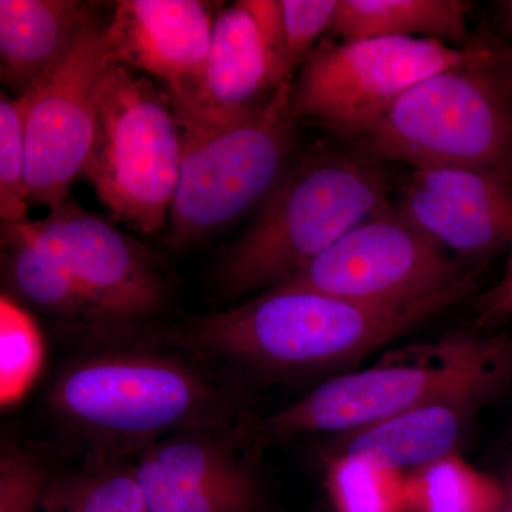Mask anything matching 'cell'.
<instances>
[{
  "label": "cell",
  "mask_w": 512,
  "mask_h": 512,
  "mask_svg": "<svg viewBox=\"0 0 512 512\" xmlns=\"http://www.w3.org/2000/svg\"><path fill=\"white\" fill-rule=\"evenodd\" d=\"M2 275L3 293L79 353L164 335L177 298L163 256L72 200L2 224Z\"/></svg>",
  "instance_id": "cell-1"
},
{
  "label": "cell",
  "mask_w": 512,
  "mask_h": 512,
  "mask_svg": "<svg viewBox=\"0 0 512 512\" xmlns=\"http://www.w3.org/2000/svg\"><path fill=\"white\" fill-rule=\"evenodd\" d=\"M45 407L90 461H127L180 431L241 429L252 421L235 383L167 333L77 353L50 382Z\"/></svg>",
  "instance_id": "cell-2"
},
{
  "label": "cell",
  "mask_w": 512,
  "mask_h": 512,
  "mask_svg": "<svg viewBox=\"0 0 512 512\" xmlns=\"http://www.w3.org/2000/svg\"><path fill=\"white\" fill-rule=\"evenodd\" d=\"M474 271L444 291L397 303H367L275 286L207 315L188 316L167 338L221 372L299 375L349 365L463 301Z\"/></svg>",
  "instance_id": "cell-3"
},
{
  "label": "cell",
  "mask_w": 512,
  "mask_h": 512,
  "mask_svg": "<svg viewBox=\"0 0 512 512\" xmlns=\"http://www.w3.org/2000/svg\"><path fill=\"white\" fill-rule=\"evenodd\" d=\"M384 161L362 148L319 146L292 164L215 269L222 299L275 288L393 202Z\"/></svg>",
  "instance_id": "cell-4"
},
{
  "label": "cell",
  "mask_w": 512,
  "mask_h": 512,
  "mask_svg": "<svg viewBox=\"0 0 512 512\" xmlns=\"http://www.w3.org/2000/svg\"><path fill=\"white\" fill-rule=\"evenodd\" d=\"M512 380V342L461 329L429 343L389 352L380 362L326 380L301 399L252 421V454L308 434L350 433L414 407L461 393L497 399Z\"/></svg>",
  "instance_id": "cell-5"
},
{
  "label": "cell",
  "mask_w": 512,
  "mask_h": 512,
  "mask_svg": "<svg viewBox=\"0 0 512 512\" xmlns=\"http://www.w3.org/2000/svg\"><path fill=\"white\" fill-rule=\"evenodd\" d=\"M355 147L384 163L467 168L512 185L510 47L483 39L466 62L404 94Z\"/></svg>",
  "instance_id": "cell-6"
},
{
  "label": "cell",
  "mask_w": 512,
  "mask_h": 512,
  "mask_svg": "<svg viewBox=\"0 0 512 512\" xmlns=\"http://www.w3.org/2000/svg\"><path fill=\"white\" fill-rule=\"evenodd\" d=\"M293 80L261 106L210 126H184L180 180L170 210L168 247L211 237L262 207L291 170L298 144Z\"/></svg>",
  "instance_id": "cell-7"
},
{
  "label": "cell",
  "mask_w": 512,
  "mask_h": 512,
  "mask_svg": "<svg viewBox=\"0 0 512 512\" xmlns=\"http://www.w3.org/2000/svg\"><path fill=\"white\" fill-rule=\"evenodd\" d=\"M183 160V128L168 94L111 64L101 83L83 177L117 221L153 235L170 215Z\"/></svg>",
  "instance_id": "cell-8"
},
{
  "label": "cell",
  "mask_w": 512,
  "mask_h": 512,
  "mask_svg": "<svg viewBox=\"0 0 512 512\" xmlns=\"http://www.w3.org/2000/svg\"><path fill=\"white\" fill-rule=\"evenodd\" d=\"M480 43L457 49L416 37H328L293 79V113L298 121L325 128L340 143L357 146L404 94L427 77L466 62Z\"/></svg>",
  "instance_id": "cell-9"
},
{
  "label": "cell",
  "mask_w": 512,
  "mask_h": 512,
  "mask_svg": "<svg viewBox=\"0 0 512 512\" xmlns=\"http://www.w3.org/2000/svg\"><path fill=\"white\" fill-rule=\"evenodd\" d=\"M111 64L104 26L92 15L59 62L16 97L25 123L29 204L52 210L69 200L74 181L83 177L100 87Z\"/></svg>",
  "instance_id": "cell-10"
},
{
  "label": "cell",
  "mask_w": 512,
  "mask_h": 512,
  "mask_svg": "<svg viewBox=\"0 0 512 512\" xmlns=\"http://www.w3.org/2000/svg\"><path fill=\"white\" fill-rule=\"evenodd\" d=\"M464 266L392 202L278 286L357 302H407L457 285L474 272Z\"/></svg>",
  "instance_id": "cell-11"
},
{
  "label": "cell",
  "mask_w": 512,
  "mask_h": 512,
  "mask_svg": "<svg viewBox=\"0 0 512 512\" xmlns=\"http://www.w3.org/2000/svg\"><path fill=\"white\" fill-rule=\"evenodd\" d=\"M293 79L279 0H239L218 12L201 79L171 106L181 127L221 124L255 110Z\"/></svg>",
  "instance_id": "cell-12"
},
{
  "label": "cell",
  "mask_w": 512,
  "mask_h": 512,
  "mask_svg": "<svg viewBox=\"0 0 512 512\" xmlns=\"http://www.w3.org/2000/svg\"><path fill=\"white\" fill-rule=\"evenodd\" d=\"M245 429L187 430L141 451L134 476L147 512H265Z\"/></svg>",
  "instance_id": "cell-13"
},
{
  "label": "cell",
  "mask_w": 512,
  "mask_h": 512,
  "mask_svg": "<svg viewBox=\"0 0 512 512\" xmlns=\"http://www.w3.org/2000/svg\"><path fill=\"white\" fill-rule=\"evenodd\" d=\"M394 207L463 264L512 248V185L467 168H413Z\"/></svg>",
  "instance_id": "cell-14"
},
{
  "label": "cell",
  "mask_w": 512,
  "mask_h": 512,
  "mask_svg": "<svg viewBox=\"0 0 512 512\" xmlns=\"http://www.w3.org/2000/svg\"><path fill=\"white\" fill-rule=\"evenodd\" d=\"M218 10L202 0H120L104 26L114 64L160 79L170 101L201 79Z\"/></svg>",
  "instance_id": "cell-15"
},
{
  "label": "cell",
  "mask_w": 512,
  "mask_h": 512,
  "mask_svg": "<svg viewBox=\"0 0 512 512\" xmlns=\"http://www.w3.org/2000/svg\"><path fill=\"white\" fill-rule=\"evenodd\" d=\"M493 397L461 393L407 410L399 416L340 434L329 454L367 458L379 466L412 473L456 456L474 419Z\"/></svg>",
  "instance_id": "cell-16"
},
{
  "label": "cell",
  "mask_w": 512,
  "mask_h": 512,
  "mask_svg": "<svg viewBox=\"0 0 512 512\" xmlns=\"http://www.w3.org/2000/svg\"><path fill=\"white\" fill-rule=\"evenodd\" d=\"M93 15L74 0H0V79L16 97L66 53Z\"/></svg>",
  "instance_id": "cell-17"
},
{
  "label": "cell",
  "mask_w": 512,
  "mask_h": 512,
  "mask_svg": "<svg viewBox=\"0 0 512 512\" xmlns=\"http://www.w3.org/2000/svg\"><path fill=\"white\" fill-rule=\"evenodd\" d=\"M466 0H339L333 35L339 40L416 37L468 49L481 42L470 32Z\"/></svg>",
  "instance_id": "cell-18"
},
{
  "label": "cell",
  "mask_w": 512,
  "mask_h": 512,
  "mask_svg": "<svg viewBox=\"0 0 512 512\" xmlns=\"http://www.w3.org/2000/svg\"><path fill=\"white\" fill-rule=\"evenodd\" d=\"M40 512H147L127 461L84 460L69 473L52 474Z\"/></svg>",
  "instance_id": "cell-19"
},
{
  "label": "cell",
  "mask_w": 512,
  "mask_h": 512,
  "mask_svg": "<svg viewBox=\"0 0 512 512\" xmlns=\"http://www.w3.org/2000/svg\"><path fill=\"white\" fill-rule=\"evenodd\" d=\"M407 497L409 512H495L501 485L456 454L407 473Z\"/></svg>",
  "instance_id": "cell-20"
},
{
  "label": "cell",
  "mask_w": 512,
  "mask_h": 512,
  "mask_svg": "<svg viewBox=\"0 0 512 512\" xmlns=\"http://www.w3.org/2000/svg\"><path fill=\"white\" fill-rule=\"evenodd\" d=\"M326 463V488L336 512H409L407 474L345 454H328Z\"/></svg>",
  "instance_id": "cell-21"
},
{
  "label": "cell",
  "mask_w": 512,
  "mask_h": 512,
  "mask_svg": "<svg viewBox=\"0 0 512 512\" xmlns=\"http://www.w3.org/2000/svg\"><path fill=\"white\" fill-rule=\"evenodd\" d=\"M43 360L39 323L6 293L0 301L2 403L15 402L33 382Z\"/></svg>",
  "instance_id": "cell-22"
},
{
  "label": "cell",
  "mask_w": 512,
  "mask_h": 512,
  "mask_svg": "<svg viewBox=\"0 0 512 512\" xmlns=\"http://www.w3.org/2000/svg\"><path fill=\"white\" fill-rule=\"evenodd\" d=\"M26 147L19 99L0 94V218L2 224L26 221Z\"/></svg>",
  "instance_id": "cell-23"
},
{
  "label": "cell",
  "mask_w": 512,
  "mask_h": 512,
  "mask_svg": "<svg viewBox=\"0 0 512 512\" xmlns=\"http://www.w3.org/2000/svg\"><path fill=\"white\" fill-rule=\"evenodd\" d=\"M50 477L37 451L5 439L0 447V512H40Z\"/></svg>",
  "instance_id": "cell-24"
},
{
  "label": "cell",
  "mask_w": 512,
  "mask_h": 512,
  "mask_svg": "<svg viewBox=\"0 0 512 512\" xmlns=\"http://www.w3.org/2000/svg\"><path fill=\"white\" fill-rule=\"evenodd\" d=\"M339 0H279L286 66L293 77L326 32H332Z\"/></svg>",
  "instance_id": "cell-25"
},
{
  "label": "cell",
  "mask_w": 512,
  "mask_h": 512,
  "mask_svg": "<svg viewBox=\"0 0 512 512\" xmlns=\"http://www.w3.org/2000/svg\"><path fill=\"white\" fill-rule=\"evenodd\" d=\"M478 323L481 328L501 320L512 319V269L494 288L484 293L478 305Z\"/></svg>",
  "instance_id": "cell-26"
},
{
  "label": "cell",
  "mask_w": 512,
  "mask_h": 512,
  "mask_svg": "<svg viewBox=\"0 0 512 512\" xmlns=\"http://www.w3.org/2000/svg\"><path fill=\"white\" fill-rule=\"evenodd\" d=\"M501 500L495 512H512V460L500 480Z\"/></svg>",
  "instance_id": "cell-27"
},
{
  "label": "cell",
  "mask_w": 512,
  "mask_h": 512,
  "mask_svg": "<svg viewBox=\"0 0 512 512\" xmlns=\"http://www.w3.org/2000/svg\"><path fill=\"white\" fill-rule=\"evenodd\" d=\"M501 10H503V22L505 32L512 37V0L500 3Z\"/></svg>",
  "instance_id": "cell-28"
},
{
  "label": "cell",
  "mask_w": 512,
  "mask_h": 512,
  "mask_svg": "<svg viewBox=\"0 0 512 512\" xmlns=\"http://www.w3.org/2000/svg\"><path fill=\"white\" fill-rule=\"evenodd\" d=\"M511 269H512V252H511L510 259H508L507 269H505V272L511 271Z\"/></svg>",
  "instance_id": "cell-29"
},
{
  "label": "cell",
  "mask_w": 512,
  "mask_h": 512,
  "mask_svg": "<svg viewBox=\"0 0 512 512\" xmlns=\"http://www.w3.org/2000/svg\"><path fill=\"white\" fill-rule=\"evenodd\" d=\"M510 57H511V60H512V47H510Z\"/></svg>",
  "instance_id": "cell-30"
}]
</instances>
